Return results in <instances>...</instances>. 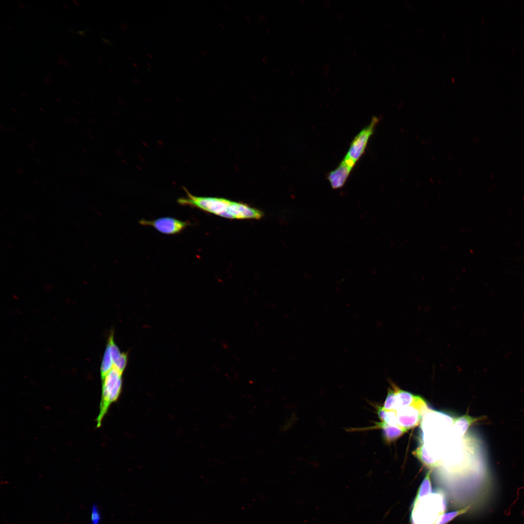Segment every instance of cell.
Returning <instances> with one entry per match:
<instances>
[{"label": "cell", "mask_w": 524, "mask_h": 524, "mask_svg": "<svg viewBox=\"0 0 524 524\" xmlns=\"http://www.w3.org/2000/svg\"><path fill=\"white\" fill-rule=\"evenodd\" d=\"M392 384L396 395L395 410L408 406L415 407L422 412L426 409V403L421 397L401 390L393 383Z\"/></svg>", "instance_id": "cell-7"}, {"label": "cell", "mask_w": 524, "mask_h": 524, "mask_svg": "<svg viewBox=\"0 0 524 524\" xmlns=\"http://www.w3.org/2000/svg\"><path fill=\"white\" fill-rule=\"evenodd\" d=\"M122 374L113 367L102 378V390L99 412L96 419L97 427L101 426L111 405L119 398L122 387Z\"/></svg>", "instance_id": "cell-3"}, {"label": "cell", "mask_w": 524, "mask_h": 524, "mask_svg": "<svg viewBox=\"0 0 524 524\" xmlns=\"http://www.w3.org/2000/svg\"><path fill=\"white\" fill-rule=\"evenodd\" d=\"M412 454L424 466L429 468L430 470L439 466V462L428 454L424 444H422L417 448Z\"/></svg>", "instance_id": "cell-11"}, {"label": "cell", "mask_w": 524, "mask_h": 524, "mask_svg": "<svg viewBox=\"0 0 524 524\" xmlns=\"http://www.w3.org/2000/svg\"><path fill=\"white\" fill-rule=\"evenodd\" d=\"M446 502L442 491L438 490L424 498L414 501L412 506L411 524H435L445 510Z\"/></svg>", "instance_id": "cell-2"}, {"label": "cell", "mask_w": 524, "mask_h": 524, "mask_svg": "<svg viewBox=\"0 0 524 524\" xmlns=\"http://www.w3.org/2000/svg\"><path fill=\"white\" fill-rule=\"evenodd\" d=\"M353 168L343 161L328 175V179L330 186L334 189L343 187Z\"/></svg>", "instance_id": "cell-8"}, {"label": "cell", "mask_w": 524, "mask_h": 524, "mask_svg": "<svg viewBox=\"0 0 524 524\" xmlns=\"http://www.w3.org/2000/svg\"><path fill=\"white\" fill-rule=\"evenodd\" d=\"M431 473V470H430L426 474L422 482L419 487L414 501L420 500L432 493V485L430 477Z\"/></svg>", "instance_id": "cell-12"}, {"label": "cell", "mask_w": 524, "mask_h": 524, "mask_svg": "<svg viewBox=\"0 0 524 524\" xmlns=\"http://www.w3.org/2000/svg\"><path fill=\"white\" fill-rule=\"evenodd\" d=\"M102 516L97 504L94 503L91 507L90 519L92 524H99Z\"/></svg>", "instance_id": "cell-16"}, {"label": "cell", "mask_w": 524, "mask_h": 524, "mask_svg": "<svg viewBox=\"0 0 524 524\" xmlns=\"http://www.w3.org/2000/svg\"><path fill=\"white\" fill-rule=\"evenodd\" d=\"M484 419L482 417H473L466 414L457 417L453 423L454 435L459 438L463 437L471 426Z\"/></svg>", "instance_id": "cell-9"}, {"label": "cell", "mask_w": 524, "mask_h": 524, "mask_svg": "<svg viewBox=\"0 0 524 524\" xmlns=\"http://www.w3.org/2000/svg\"><path fill=\"white\" fill-rule=\"evenodd\" d=\"M469 508L470 506H467L459 510L442 514L439 516L435 524H447L457 516L466 513Z\"/></svg>", "instance_id": "cell-14"}, {"label": "cell", "mask_w": 524, "mask_h": 524, "mask_svg": "<svg viewBox=\"0 0 524 524\" xmlns=\"http://www.w3.org/2000/svg\"><path fill=\"white\" fill-rule=\"evenodd\" d=\"M381 407L386 410H395L396 409L395 392L392 384L391 387L388 389L383 406Z\"/></svg>", "instance_id": "cell-15"}, {"label": "cell", "mask_w": 524, "mask_h": 524, "mask_svg": "<svg viewBox=\"0 0 524 524\" xmlns=\"http://www.w3.org/2000/svg\"><path fill=\"white\" fill-rule=\"evenodd\" d=\"M139 223L142 226L152 227L158 232L166 235L179 234L191 224L189 222L168 216L151 220L142 219Z\"/></svg>", "instance_id": "cell-5"}, {"label": "cell", "mask_w": 524, "mask_h": 524, "mask_svg": "<svg viewBox=\"0 0 524 524\" xmlns=\"http://www.w3.org/2000/svg\"><path fill=\"white\" fill-rule=\"evenodd\" d=\"M395 411L397 425L407 430L419 424L423 414L421 410L414 406L398 409Z\"/></svg>", "instance_id": "cell-6"}, {"label": "cell", "mask_w": 524, "mask_h": 524, "mask_svg": "<svg viewBox=\"0 0 524 524\" xmlns=\"http://www.w3.org/2000/svg\"><path fill=\"white\" fill-rule=\"evenodd\" d=\"M114 364L112 359L109 344L106 347L102 361L101 364L100 374L101 379L113 368Z\"/></svg>", "instance_id": "cell-13"}, {"label": "cell", "mask_w": 524, "mask_h": 524, "mask_svg": "<svg viewBox=\"0 0 524 524\" xmlns=\"http://www.w3.org/2000/svg\"><path fill=\"white\" fill-rule=\"evenodd\" d=\"M372 428H380L382 431L383 438L386 442H392L399 439L408 430L398 426H392L382 422H377Z\"/></svg>", "instance_id": "cell-10"}, {"label": "cell", "mask_w": 524, "mask_h": 524, "mask_svg": "<svg viewBox=\"0 0 524 524\" xmlns=\"http://www.w3.org/2000/svg\"><path fill=\"white\" fill-rule=\"evenodd\" d=\"M186 195L179 197L177 202L181 206L197 208L224 218L236 219H260L263 213L246 203L217 197L196 196L184 187Z\"/></svg>", "instance_id": "cell-1"}, {"label": "cell", "mask_w": 524, "mask_h": 524, "mask_svg": "<svg viewBox=\"0 0 524 524\" xmlns=\"http://www.w3.org/2000/svg\"><path fill=\"white\" fill-rule=\"evenodd\" d=\"M378 120L377 117H373L370 123L359 132L351 142L343 161L352 168L364 153L369 140Z\"/></svg>", "instance_id": "cell-4"}]
</instances>
